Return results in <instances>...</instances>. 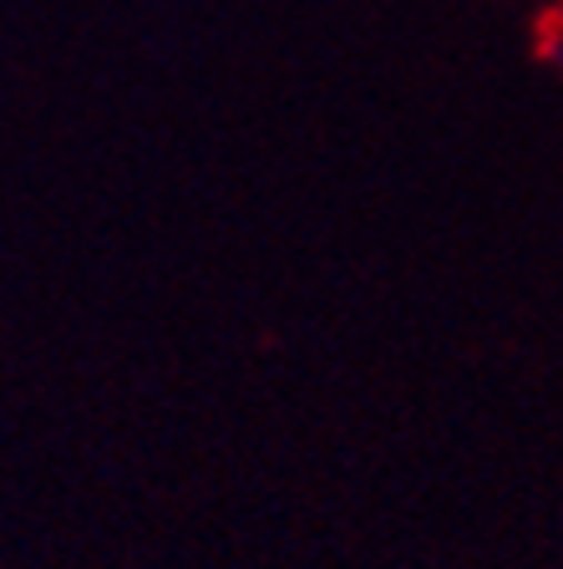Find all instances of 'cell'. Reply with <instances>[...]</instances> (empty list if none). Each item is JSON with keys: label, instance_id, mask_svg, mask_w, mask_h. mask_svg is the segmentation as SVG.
Instances as JSON below:
<instances>
[]
</instances>
